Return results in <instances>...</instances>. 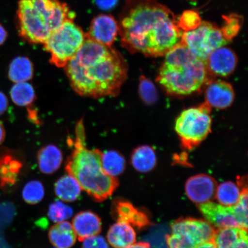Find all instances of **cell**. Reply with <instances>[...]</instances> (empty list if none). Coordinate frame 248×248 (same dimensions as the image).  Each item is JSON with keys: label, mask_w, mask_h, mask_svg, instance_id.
I'll list each match as a JSON object with an SVG mask.
<instances>
[{"label": "cell", "mask_w": 248, "mask_h": 248, "mask_svg": "<svg viewBox=\"0 0 248 248\" xmlns=\"http://www.w3.org/2000/svg\"><path fill=\"white\" fill-rule=\"evenodd\" d=\"M204 218L213 227L218 229L239 227L232 206H226L211 202L198 204Z\"/></svg>", "instance_id": "cell-12"}, {"label": "cell", "mask_w": 248, "mask_h": 248, "mask_svg": "<svg viewBox=\"0 0 248 248\" xmlns=\"http://www.w3.org/2000/svg\"><path fill=\"white\" fill-rule=\"evenodd\" d=\"M165 55L157 81L170 94L189 95L208 82L204 62L192 53L181 40Z\"/></svg>", "instance_id": "cell-5"}, {"label": "cell", "mask_w": 248, "mask_h": 248, "mask_svg": "<svg viewBox=\"0 0 248 248\" xmlns=\"http://www.w3.org/2000/svg\"><path fill=\"white\" fill-rule=\"evenodd\" d=\"M107 238L114 248H125L135 243L136 234L132 226L117 221L108 229Z\"/></svg>", "instance_id": "cell-18"}, {"label": "cell", "mask_w": 248, "mask_h": 248, "mask_svg": "<svg viewBox=\"0 0 248 248\" xmlns=\"http://www.w3.org/2000/svg\"><path fill=\"white\" fill-rule=\"evenodd\" d=\"M49 241L57 248H70L75 244L77 234L72 225L67 221L57 223L49 229Z\"/></svg>", "instance_id": "cell-19"}, {"label": "cell", "mask_w": 248, "mask_h": 248, "mask_svg": "<svg viewBox=\"0 0 248 248\" xmlns=\"http://www.w3.org/2000/svg\"><path fill=\"white\" fill-rule=\"evenodd\" d=\"M82 188L77 180L69 174L62 176L55 184V192L60 199L72 202L78 199Z\"/></svg>", "instance_id": "cell-22"}, {"label": "cell", "mask_w": 248, "mask_h": 248, "mask_svg": "<svg viewBox=\"0 0 248 248\" xmlns=\"http://www.w3.org/2000/svg\"><path fill=\"white\" fill-rule=\"evenodd\" d=\"M131 162L134 168L141 172H147L153 170L156 164V156L153 148L148 145H142L133 151Z\"/></svg>", "instance_id": "cell-23"}, {"label": "cell", "mask_w": 248, "mask_h": 248, "mask_svg": "<svg viewBox=\"0 0 248 248\" xmlns=\"http://www.w3.org/2000/svg\"><path fill=\"white\" fill-rule=\"evenodd\" d=\"M7 33L1 24H0V46L3 44L7 39Z\"/></svg>", "instance_id": "cell-38"}, {"label": "cell", "mask_w": 248, "mask_h": 248, "mask_svg": "<svg viewBox=\"0 0 248 248\" xmlns=\"http://www.w3.org/2000/svg\"><path fill=\"white\" fill-rule=\"evenodd\" d=\"M210 113V107L204 103L183 111L176 119L175 131L186 150L197 147L210 133L212 119Z\"/></svg>", "instance_id": "cell-7"}, {"label": "cell", "mask_w": 248, "mask_h": 248, "mask_svg": "<svg viewBox=\"0 0 248 248\" xmlns=\"http://www.w3.org/2000/svg\"><path fill=\"white\" fill-rule=\"evenodd\" d=\"M8 102L4 93L0 92V115H2L7 109Z\"/></svg>", "instance_id": "cell-36"}, {"label": "cell", "mask_w": 248, "mask_h": 248, "mask_svg": "<svg viewBox=\"0 0 248 248\" xmlns=\"http://www.w3.org/2000/svg\"><path fill=\"white\" fill-rule=\"evenodd\" d=\"M95 1L99 7L108 10L117 4L118 0H95Z\"/></svg>", "instance_id": "cell-35"}, {"label": "cell", "mask_w": 248, "mask_h": 248, "mask_svg": "<svg viewBox=\"0 0 248 248\" xmlns=\"http://www.w3.org/2000/svg\"><path fill=\"white\" fill-rule=\"evenodd\" d=\"M204 63L208 74L225 77L234 71L237 64V57L232 49L225 46L213 51Z\"/></svg>", "instance_id": "cell-11"}, {"label": "cell", "mask_w": 248, "mask_h": 248, "mask_svg": "<svg viewBox=\"0 0 248 248\" xmlns=\"http://www.w3.org/2000/svg\"><path fill=\"white\" fill-rule=\"evenodd\" d=\"M45 188L41 182L32 181L25 185L23 190V198L26 202L35 204L40 202L45 197Z\"/></svg>", "instance_id": "cell-30"}, {"label": "cell", "mask_w": 248, "mask_h": 248, "mask_svg": "<svg viewBox=\"0 0 248 248\" xmlns=\"http://www.w3.org/2000/svg\"><path fill=\"white\" fill-rule=\"evenodd\" d=\"M64 69L74 91L94 98L119 94L128 71L122 55L115 49L86 36L81 48Z\"/></svg>", "instance_id": "cell-2"}, {"label": "cell", "mask_w": 248, "mask_h": 248, "mask_svg": "<svg viewBox=\"0 0 248 248\" xmlns=\"http://www.w3.org/2000/svg\"><path fill=\"white\" fill-rule=\"evenodd\" d=\"M195 248H216L213 240L200 245Z\"/></svg>", "instance_id": "cell-39"}, {"label": "cell", "mask_w": 248, "mask_h": 248, "mask_svg": "<svg viewBox=\"0 0 248 248\" xmlns=\"http://www.w3.org/2000/svg\"><path fill=\"white\" fill-rule=\"evenodd\" d=\"M213 241L216 248H248L247 231L238 227L216 229Z\"/></svg>", "instance_id": "cell-17"}, {"label": "cell", "mask_w": 248, "mask_h": 248, "mask_svg": "<svg viewBox=\"0 0 248 248\" xmlns=\"http://www.w3.org/2000/svg\"><path fill=\"white\" fill-rule=\"evenodd\" d=\"M139 91L140 96L145 104L153 105L156 102L158 95L156 87L144 76L140 77Z\"/></svg>", "instance_id": "cell-32"}, {"label": "cell", "mask_w": 248, "mask_h": 248, "mask_svg": "<svg viewBox=\"0 0 248 248\" xmlns=\"http://www.w3.org/2000/svg\"><path fill=\"white\" fill-rule=\"evenodd\" d=\"M11 97L18 106L27 107L35 100V91L32 86L27 82L16 83L11 90Z\"/></svg>", "instance_id": "cell-27"}, {"label": "cell", "mask_w": 248, "mask_h": 248, "mask_svg": "<svg viewBox=\"0 0 248 248\" xmlns=\"http://www.w3.org/2000/svg\"><path fill=\"white\" fill-rule=\"evenodd\" d=\"M73 214V210L69 206L61 201H56L49 205L48 216L52 222L59 223L66 221Z\"/></svg>", "instance_id": "cell-31"}, {"label": "cell", "mask_w": 248, "mask_h": 248, "mask_svg": "<svg viewBox=\"0 0 248 248\" xmlns=\"http://www.w3.org/2000/svg\"><path fill=\"white\" fill-rule=\"evenodd\" d=\"M181 42L195 56L205 61L215 49L229 44L217 25L202 21L196 29L182 33Z\"/></svg>", "instance_id": "cell-9"}, {"label": "cell", "mask_w": 248, "mask_h": 248, "mask_svg": "<svg viewBox=\"0 0 248 248\" xmlns=\"http://www.w3.org/2000/svg\"><path fill=\"white\" fill-rule=\"evenodd\" d=\"M216 198L220 203L226 206H232L239 201L241 191L239 186L228 181L222 183L216 190Z\"/></svg>", "instance_id": "cell-26"}, {"label": "cell", "mask_w": 248, "mask_h": 248, "mask_svg": "<svg viewBox=\"0 0 248 248\" xmlns=\"http://www.w3.org/2000/svg\"><path fill=\"white\" fill-rule=\"evenodd\" d=\"M224 23L220 29L225 38L231 42L232 38L240 32L244 23V18L242 16L232 14L222 16Z\"/></svg>", "instance_id": "cell-29"}, {"label": "cell", "mask_w": 248, "mask_h": 248, "mask_svg": "<svg viewBox=\"0 0 248 248\" xmlns=\"http://www.w3.org/2000/svg\"><path fill=\"white\" fill-rule=\"evenodd\" d=\"M205 103L211 107L224 109L231 106L234 99V92L231 84L223 80L211 82L205 92Z\"/></svg>", "instance_id": "cell-15"}, {"label": "cell", "mask_w": 248, "mask_h": 248, "mask_svg": "<svg viewBox=\"0 0 248 248\" xmlns=\"http://www.w3.org/2000/svg\"><path fill=\"white\" fill-rule=\"evenodd\" d=\"M32 62L29 58L19 57L14 59L9 66V79L14 83L27 82L33 76Z\"/></svg>", "instance_id": "cell-24"}, {"label": "cell", "mask_w": 248, "mask_h": 248, "mask_svg": "<svg viewBox=\"0 0 248 248\" xmlns=\"http://www.w3.org/2000/svg\"><path fill=\"white\" fill-rule=\"evenodd\" d=\"M82 242V248H108L107 241L100 235L86 238Z\"/></svg>", "instance_id": "cell-34"}, {"label": "cell", "mask_w": 248, "mask_h": 248, "mask_svg": "<svg viewBox=\"0 0 248 248\" xmlns=\"http://www.w3.org/2000/svg\"><path fill=\"white\" fill-rule=\"evenodd\" d=\"M112 215L118 222L126 223L139 229L151 225L146 214L125 200H116L113 202Z\"/></svg>", "instance_id": "cell-14"}, {"label": "cell", "mask_w": 248, "mask_h": 248, "mask_svg": "<svg viewBox=\"0 0 248 248\" xmlns=\"http://www.w3.org/2000/svg\"><path fill=\"white\" fill-rule=\"evenodd\" d=\"M170 227L172 233L166 236L169 248H195L212 241L216 231L208 222L192 218L176 220Z\"/></svg>", "instance_id": "cell-8"}, {"label": "cell", "mask_w": 248, "mask_h": 248, "mask_svg": "<svg viewBox=\"0 0 248 248\" xmlns=\"http://www.w3.org/2000/svg\"><path fill=\"white\" fill-rule=\"evenodd\" d=\"M72 226L80 241L98 235L102 229L101 218L90 211L77 214L73 219Z\"/></svg>", "instance_id": "cell-16"}, {"label": "cell", "mask_w": 248, "mask_h": 248, "mask_svg": "<svg viewBox=\"0 0 248 248\" xmlns=\"http://www.w3.org/2000/svg\"><path fill=\"white\" fill-rule=\"evenodd\" d=\"M178 26L184 32L196 29L202 22L199 13L194 10H186L177 18Z\"/></svg>", "instance_id": "cell-33"}, {"label": "cell", "mask_w": 248, "mask_h": 248, "mask_svg": "<svg viewBox=\"0 0 248 248\" xmlns=\"http://www.w3.org/2000/svg\"><path fill=\"white\" fill-rule=\"evenodd\" d=\"M217 188V182L212 176L197 175L187 180L185 190L187 196L195 203L207 202L215 197Z\"/></svg>", "instance_id": "cell-13"}, {"label": "cell", "mask_w": 248, "mask_h": 248, "mask_svg": "<svg viewBox=\"0 0 248 248\" xmlns=\"http://www.w3.org/2000/svg\"><path fill=\"white\" fill-rule=\"evenodd\" d=\"M125 248H151V247L150 245L148 243L141 242V243L133 244Z\"/></svg>", "instance_id": "cell-37"}, {"label": "cell", "mask_w": 248, "mask_h": 248, "mask_svg": "<svg viewBox=\"0 0 248 248\" xmlns=\"http://www.w3.org/2000/svg\"><path fill=\"white\" fill-rule=\"evenodd\" d=\"M118 25L124 47L150 57L165 55L184 32L174 14L157 0H126Z\"/></svg>", "instance_id": "cell-1"}, {"label": "cell", "mask_w": 248, "mask_h": 248, "mask_svg": "<svg viewBox=\"0 0 248 248\" xmlns=\"http://www.w3.org/2000/svg\"><path fill=\"white\" fill-rule=\"evenodd\" d=\"M241 189L239 201L232 206L235 218L239 227L247 231L248 229V190L247 186H244L243 181L238 183Z\"/></svg>", "instance_id": "cell-28"}, {"label": "cell", "mask_w": 248, "mask_h": 248, "mask_svg": "<svg viewBox=\"0 0 248 248\" xmlns=\"http://www.w3.org/2000/svg\"><path fill=\"white\" fill-rule=\"evenodd\" d=\"M5 136L4 127L1 122H0V145L4 141Z\"/></svg>", "instance_id": "cell-40"}, {"label": "cell", "mask_w": 248, "mask_h": 248, "mask_svg": "<svg viewBox=\"0 0 248 248\" xmlns=\"http://www.w3.org/2000/svg\"><path fill=\"white\" fill-rule=\"evenodd\" d=\"M85 39L86 33L74 20L66 21L45 43L46 50L51 55V63L64 67L75 57Z\"/></svg>", "instance_id": "cell-6"}, {"label": "cell", "mask_w": 248, "mask_h": 248, "mask_svg": "<svg viewBox=\"0 0 248 248\" xmlns=\"http://www.w3.org/2000/svg\"><path fill=\"white\" fill-rule=\"evenodd\" d=\"M101 163L105 172L114 177L122 174L125 170V158L115 151H108L102 153Z\"/></svg>", "instance_id": "cell-25"}, {"label": "cell", "mask_w": 248, "mask_h": 248, "mask_svg": "<svg viewBox=\"0 0 248 248\" xmlns=\"http://www.w3.org/2000/svg\"><path fill=\"white\" fill-rule=\"evenodd\" d=\"M22 164L11 155L0 156V187L14 186L17 182Z\"/></svg>", "instance_id": "cell-21"}, {"label": "cell", "mask_w": 248, "mask_h": 248, "mask_svg": "<svg viewBox=\"0 0 248 248\" xmlns=\"http://www.w3.org/2000/svg\"><path fill=\"white\" fill-rule=\"evenodd\" d=\"M85 138L81 120L77 124L74 150L68 157L65 170L93 200L101 202L112 195L119 183L115 177L105 172L101 163L102 152L86 147Z\"/></svg>", "instance_id": "cell-3"}, {"label": "cell", "mask_w": 248, "mask_h": 248, "mask_svg": "<svg viewBox=\"0 0 248 248\" xmlns=\"http://www.w3.org/2000/svg\"><path fill=\"white\" fill-rule=\"evenodd\" d=\"M119 33L118 21L112 16L101 14L93 18L87 38L107 46H111Z\"/></svg>", "instance_id": "cell-10"}, {"label": "cell", "mask_w": 248, "mask_h": 248, "mask_svg": "<svg viewBox=\"0 0 248 248\" xmlns=\"http://www.w3.org/2000/svg\"><path fill=\"white\" fill-rule=\"evenodd\" d=\"M74 18L69 6L60 0H20L18 32L28 42L44 45L62 24Z\"/></svg>", "instance_id": "cell-4"}, {"label": "cell", "mask_w": 248, "mask_h": 248, "mask_svg": "<svg viewBox=\"0 0 248 248\" xmlns=\"http://www.w3.org/2000/svg\"><path fill=\"white\" fill-rule=\"evenodd\" d=\"M38 160L40 170L45 174H52L60 168L63 155L58 147L48 145L39 151Z\"/></svg>", "instance_id": "cell-20"}]
</instances>
